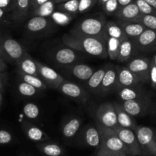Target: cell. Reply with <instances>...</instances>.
<instances>
[{
    "label": "cell",
    "instance_id": "cell-1",
    "mask_svg": "<svg viewBox=\"0 0 156 156\" xmlns=\"http://www.w3.org/2000/svg\"><path fill=\"white\" fill-rule=\"evenodd\" d=\"M62 41L66 47L76 51L83 52L91 56L102 58L108 56L106 38L84 36L69 31L62 36Z\"/></svg>",
    "mask_w": 156,
    "mask_h": 156
},
{
    "label": "cell",
    "instance_id": "cell-2",
    "mask_svg": "<svg viewBox=\"0 0 156 156\" xmlns=\"http://www.w3.org/2000/svg\"><path fill=\"white\" fill-rule=\"evenodd\" d=\"M106 22L105 17L101 13H98L82 19L78 22L70 31L84 36L106 38L105 34Z\"/></svg>",
    "mask_w": 156,
    "mask_h": 156
},
{
    "label": "cell",
    "instance_id": "cell-3",
    "mask_svg": "<svg viewBox=\"0 0 156 156\" xmlns=\"http://www.w3.org/2000/svg\"><path fill=\"white\" fill-rule=\"evenodd\" d=\"M97 124L101 133V146L98 151L129 155L127 148L114 129L103 126L98 123Z\"/></svg>",
    "mask_w": 156,
    "mask_h": 156
},
{
    "label": "cell",
    "instance_id": "cell-4",
    "mask_svg": "<svg viewBox=\"0 0 156 156\" xmlns=\"http://www.w3.org/2000/svg\"><path fill=\"white\" fill-rule=\"evenodd\" d=\"M143 155L156 156V131L147 126H137L135 130Z\"/></svg>",
    "mask_w": 156,
    "mask_h": 156
},
{
    "label": "cell",
    "instance_id": "cell-5",
    "mask_svg": "<svg viewBox=\"0 0 156 156\" xmlns=\"http://www.w3.org/2000/svg\"><path fill=\"white\" fill-rule=\"evenodd\" d=\"M25 53L24 48L16 40L0 37V56L4 59L17 62Z\"/></svg>",
    "mask_w": 156,
    "mask_h": 156
},
{
    "label": "cell",
    "instance_id": "cell-6",
    "mask_svg": "<svg viewBox=\"0 0 156 156\" xmlns=\"http://www.w3.org/2000/svg\"><path fill=\"white\" fill-rule=\"evenodd\" d=\"M122 106L132 117H143L152 112L153 102L149 95H146L135 100L125 101Z\"/></svg>",
    "mask_w": 156,
    "mask_h": 156
},
{
    "label": "cell",
    "instance_id": "cell-7",
    "mask_svg": "<svg viewBox=\"0 0 156 156\" xmlns=\"http://www.w3.org/2000/svg\"><path fill=\"white\" fill-rule=\"evenodd\" d=\"M96 117L98 123L107 127L115 129L119 126L114 103L105 102L101 104L96 111Z\"/></svg>",
    "mask_w": 156,
    "mask_h": 156
},
{
    "label": "cell",
    "instance_id": "cell-8",
    "mask_svg": "<svg viewBox=\"0 0 156 156\" xmlns=\"http://www.w3.org/2000/svg\"><path fill=\"white\" fill-rule=\"evenodd\" d=\"M114 130L122 140V142L124 143L126 147L127 148L129 151V155L132 156L143 155L135 131L127 129V128L121 127V126H118Z\"/></svg>",
    "mask_w": 156,
    "mask_h": 156
},
{
    "label": "cell",
    "instance_id": "cell-9",
    "mask_svg": "<svg viewBox=\"0 0 156 156\" xmlns=\"http://www.w3.org/2000/svg\"><path fill=\"white\" fill-rule=\"evenodd\" d=\"M151 61L146 57H137L128 62L126 67L140 78L142 82H149Z\"/></svg>",
    "mask_w": 156,
    "mask_h": 156
},
{
    "label": "cell",
    "instance_id": "cell-10",
    "mask_svg": "<svg viewBox=\"0 0 156 156\" xmlns=\"http://www.w3.org/2000/svg\"><path fill=\"white\" fill-rule=\"evenodd\" d=\"M38 71H39V76L44 82L47 83L49 87L54 89H57L58 87L65 81L64 78L60 74L49 67L48 66L38 62Z\"/></svg>",
    "mask_w": 156,
    "mask_h": 156
},
{
    "label": "cell",
    "instance_id": "cell-11",
    "mask_svg": "<svg viewBox=\"0 0 156 156\" xmlns=\"http://www.w3.org/2000/svg\"><path fill=\"white\" fill-rule=\"evenodd\" d=\"M81 141L85 146L99 150L101 146V133L98 124L88 125L82 131Z\"/></svg>",
    "mask_w": 156,
    "mask_h": 156
},
{
    "label": "cell",
    "instance_id": "cell-12",
    "mask_svg": "<svg viewBox=\"0 0 156 156\" xmlns=\"http://www.w3.org/2000/svg\"><path fill=\"white\" fill-rule=\"evenodd\" d=\"M143 82L137 75L133 73L127 67H118L117 70V82L116 89L120 90L123 88L136 86Z\"/></svg>",
    "mask_w": 156,
    "mask_h": 156
},
{
    "label": "cell",
    "instance_id": "cell-13",
    "mask_svg": "<svg viewBox=\"0 0 156 156\" xmlns=\"http://www.w3.org/2000/svg\"><path fill=\"white\" fill-rule=\"evenodd\" d=\"M133 41L136 50L143 51L155 50L156 48V31L146 28L138 37Z\"/></svg>",
    "mask_w": 156,
    "mask_h": 156
},
{
    "label": "cell",
    "instance_id": "cell-14",
    "mask_svg": "<svg viewBox=\"0 0 156 156\" xmlns=\"http://www.w3.org/2000/svg\"><path fill=\"white\" fill-rule=\"evenodd\" d=\"M56 90L67 97L79 101H85L87 98L86 91L77 84L65 80Z\"/></svg>",
    "mask_w": 156,
    "mask_h": 156
},
{
    "label": "cell",
    "instance_id": "cell-15",
    "mask_svg": "<svg viewBox=\"0 0 156 156\" xmlns=\"http://www.w3.org/2000/svg\"><path fill=\"white\" fill-rule=\"evenodd\" d=\"M117 70L118 67L108 66L106 70L101 85L98 92L101 94H108L114 88H116L117 82Z\"/></svg>",
    "mask_w": 156,
    "mask_h": 156
},
{
    "label": "cell",
    "instance_id": "cell-16",
    "mask_svg": "<svg viewBox=\"0 0 156 156\" xmlns=\"http://www.w3.org/2000/svg\"><path fill=\"white\" fill-rule=\"evenodd\" d=\"M117 23L122 27L126 36L131 40H134L138 37L146 29L143 24L137 21L118 20Z\"/></svg>",
    "mask_w": 156,
    "mask_h": 156
},
{
    "label": "cell",
    "instance_id": "cell-17",
    "mask_svg": "<svg viewBox=\"0 0 156 156\" xmlns=\"http://www.w3.org/2000/svg\"><path fill=\"white\" fill-rule=\"evenodd\" d=\"M20 73L32 76H39L37 61L34 60L28 53H26L17 62Z\"/></svg>",
    "mask_w": 156,
    "mask_h": 156
},
{
    "label": "cell",
    "instance_id": "cell-18",
    "mask_svg": "<svg viewBox=\"0 0 156 156\" xmlns=\"http://www.w3.org/2000/svg\"><path fill=\"white\" fill-rule=\"evenodd\" d=\"M76 50L66 47L58 49L54 53V59L57 63L64 66H70L77 60Z\"/></svg>",
    "mask_w": 156,
    "mask_h": 156
},
{
    "label": "cell",
    "instance_id": "cell-19",
    "mask_svg": "<svg viewBox=\"0 0 156 156\" xmlns=\"http://www.w3.org/2000/svg\"><path fill=\"white\" fill-rule=\"evenodd\" d=\"M114 108H115L116 112H117V121H118L119 126H121L123 128H127V129L135 130L136 128L137 127V124L133 117L128 114L124 108H123L121 105L117 103H114Z\"/></svg>",
    "mask_w": 156,
    "mask_h": 156
},
{
    "label": "cell",
    "instance_id": "cell-20",
    "mask_svg": "<svg viewBox=\"0 0 156 156\" xmlns=\"http://www.w3.org/2000/svg\"><path fill=\"white\" fill-rule=\"evenodd\" d=\"M30 11V0H15L12 18L16 22H21L27 16Z\"/></svg>",
    "mask_w": 156,
    "mask_h": 156
},
{
    "label": "cell",
    "instance_id": "cell-21",
    "mask_svg": "<svg viewBox=\"0 0 156 156\" xmlns=\"http://www.w3.org/2000/svg\"><path fill=\"white\" fill-rule=\"evenodd\" d=\"M140 15L141 12L138 6L133 2L127 5L120 7L115 16L117 19L121 21H136Z\"/></svg>",
    "mask_w": 156,
    "mask_h": 156
},
{
    "label": "cell",
    "instance_id": "cell-22",
    "mask_svg": "<svg viewBox=\"0 0 156 156\" xmlns=\"http://www.w3.org/2000/svg\"><path fill=\"white\" fill-rule=\"evenodd\" d=\"M23 127L27 137L31 141L36 143H43L50 140L49 136L42 129L35 125L26 123L23 125Z\"/></svg>",
    "mask_w": 156,
    "mask_h": 156
},
{
    "label": "cell",
    "instance_id": "cell-23",
    "mask_svg": "<svg viewBox=\"0 0 156 156\" xmlns=\"http://www.w3.org/2000/svg\"><path fill=\"white\" fill-rule=\"evenodd\" d=\"M51 19L41 16H33L26 24L27 31L36 34L47 30L50 25Z\"/></svg>",
    "mask_w": 156,
    "mask_h": 156
},
{
    "label": "cell",
    "instance_id": "cell-24",
    "mask_svg": "<svg viewBox=\"0 0 156 156\" xmlns=\"http://www.w3.org/2000/svg\"><path fill=\"white\" fill-rule=\"evenodd\" d=\"M82 120L79 117H72L62 126L61 132L66 139H72L76 135L82 126Z\"/></svg>",
    "mask_w": 156,
    "mask_h": 156
},
{
    "label": "cell",
    "instance_id": "cell-25",
    "mask_svg": "<svg viewBox=\"0 0 156 156\" xmlns=\"http://www.w3.org/2000/svg\"><path fill=\"white\" fill-rule=\"evenodd\" d=\"M136 47L133 40L129 38H126L121 41L120 46V50H119L118 57L117 61L121 62H127L132 57L134 53Z\"/></svg>",
    "mask_w": 156,
    "mask_h": 156
},
{
    "label": "cell",
    "instance_id": "cell-26",
    "mask_svg": "<svg viewBox=\"0 0 156 156\" xmlns=\"http://www.w3.org/2000/svg\"><path fill=\"white\" fill-rule=\"evenodd\" d=\"M119 97L125 101L135 100L148 95L146 91L143 88H140L138 85L136 86H130L123 88L119 90Z\"/></svg>",
    "mask_w": 156,
    "mask_h": 156
},
{
    "label": "cell",
    "instance_id": "cell-27",
    "mask_svg": "<svg viewBox=\"0 0 156 156\" xmlns=\"http://www.w3.org/2000/svg\"><path fill=\"white\" fill-rule=\"evenodd\" d=\"M69 73L73 74L75 77L82 81H88L94 73V70L90 66L87 64H76L70 66Z\"/></svg>",
    "mask_w": 156,
    "mask_h": 156
},
{
    "label": "cell",
    "instance_id": "cell-28",
    "mask_svg": "<svg viewBox=\"0 0 156 156\" xmlns=\"http://www.w3.org/2000/svg\"><path fill=\"white\" fill-rule=\"evenodd\" d=\"M105 34L106 38L114 37L121 41L127 38L120 24L114 21H107L105 27Z\"/></svg>",
    "mask_w": 156,
    "mask_h": 156
},
{
    "label": "cell",
    "instance_id": "cell-29",
    "mask_svg": "<svg viewBox=\"0 0 156 156\" xmlns=\"http://www.w3.org/2000/svg\"><path fill=\"white\" fill-rule=\"evenodd\" d=\"M40 152L46 156H61L63 154V149L59 145L55 143L43 142L37 145Z\"/></svg>",
    "mask_w": 156,
    "mask_h": 156
},
{
    "label": "cell",
    "instance_id": "cell-30",
    "mask_svg": "<svg viewBox=\"0 0 156 156\" xmlns=\"http://www.w3.org/2000/svg\"><path fill=\"white\" fill-rule=\"evenodd\" d=\"M108 67V66H106L99 69L97 71H94L91 78L87 81L86 85L90 91H94V92L98 91Z\"/></svg>",
    "mask_w": 156,
    "mask_h": 156
},
{
    "label": "cell",
    "instance_id": "cell-31",
    "mask_svg": "<svg viewBox=\"0 0 156 156\" xmlns=\"http://www.w3.org/2000/svg\"><path fill=\"white\" fill-rule=\"evenodd\" d=\"M56 10V4L53 0H49L47 2L38 6L31 11L33 16H41L50 18L52 14Z\"/></svg>",
    "mask_w": 156,
    "mask_h": 156
},
{
    "label": "cell",
    "instance_id": "cell-32",
    "mask_svg": "<svg viewBox=\"0 0 156 156\" xmlns=\"http://www.w3.org/2000/svg\"><path fill=\"white\" fill-rule=\"evenodd\" d=\"M121 41L114 37L107 38V52L111 60H117Z\"/></svg>",
    "mask_w": 156,
    "mask_h": 156
},
{
    "label": "cell",
    "instance_id": "cell-33",
    "mask_svg": "<svg viewBox=\"0 0 156 156\" xmlns=\"http://www.w3.org/2000/svg\"><path fill=\"white\" fill-rule=\"evenodd\" d=\"M73 18H74V15L59 10L55 11L50 17L51 21L54 24L61 26H65L69 24Z\"/></svg>",
    "mask_w": 156,
    "mask_h": 156
},
{
    "label": "cell",
    "instance_id": "cell-34",
    "mask_svg": "<svg viewBox=\"0 0 156 156\" xmlns=\"http://www.w3.org/2000/svg\"><path fill=\"white\" fill-rule=\"evenodd\" d=\"M20 76H21V80L27 83L30 84L32 86L35 87L38 90H45L47 89V85L40 76H32V75L24 74V73H20Z\"/></svg>",
    "mask_w": 156,
    "mask_h": 156
},
{
    "label": "cell",
    "instance_id": "cell-35",
    "mask_svg": "<svg viewBox=\"0 0 156 156\" xmlns=\"http://www.w3.org/2000/svg\"><path fill=\"white\" fill-rule=\"evenodd\" d=\"M79 0H69L64 2L56 4V10L76 15L79 13Z\"/></svg>",
    "mask_w": 156,
    "mask_h": 156
},
{
    "label": "cell",
    "instance_id": "cell-36",
    "mask_svg": "<svg viewBox=\"0 0 156 156\" xmlns=\"http://www.w3.org/2000/svg\"><path fill=\"white\" fill-rule=\"evenodd\" d=\"M134 21L141 23L146 28L156 31V15H143L141 14Z\"/></svg>",
    "mask_w": 156,
    "mask_h": 156
},
{
    "label": "cell",
    "instance_id": "cell-37",
    "mask_svg": "<svg viewBox=\"0 0 156 156\" xmlns=\"http://www.w3.org/2000/svg\"><path fill=\"white\" fill-rule=\"evenodd\" d=\"M18 91L21 95L24 97H33L38 92L37 88L24 81L19 82L18 85Z\"/></svg>",
    "mask_w": 156,
    "mask_h": 156
},
{
    "label": "cell",
    "instance_id": "cell-38",
    "mask_svg": "<svg viewBox=\"0 0 156 156\" xmlns=\"http://www.w3.org/2000/svg\"><path fill=\"white\" fill-rule=\"evenodd\" d=\"M23 113L27 118L34 120L40 115L39 107L34 103H27L23 107Z\"/></svg>",
    "mask_w": 156,
    "mask_h": 156
},
{
    "label": "cell",
    "instance_id": "cell-39",
    "mask_svg": "<svg viewBox=\"0 0 156 156\" xmlns=\"http://www.w3.org/2000/svg\"><path fill=\"white\" fill-rule=\"evenodd\" d=\"M134 2L138 6L141 14H143V15H156V9L145 0H134Z\"/></svg>",
    "mask_w": 156,
    "mask_h": 156
},
{
    "label": "cell",
    "instance_id": "cell-40",
    "mask_svg": "<svg viewBox=\"0 0 156 156\" xmlns=\"http://www.w3.org/2000/svg\"><path fill=\"white\" fill-rule=\"evenodd\" d=\"M102 6L104 12L108 15H115L120 9L117 0H108Z\"/></svg>",
    "mask_w": 156,
    "mask_h": 156
},
{
    "label": "cell",
    "instance_id": "cell-41",
    "mask_svg": "<svg viewBox=\"0 0 156 156\" xmlns=\"http://www.w3.org/2000/svg\"><path fill=\"white\" fill-rule=\"evenodd\" d=\"M98 0H79V13H85L91 9L98 2Z\"/></svg>",
    "mask_w": 156,
    "mask_h": 156
},
{
    "label": "cell",
    "instance_id": "cell-42",
    "mask_svg": "<svg viewBox=\"0 0 156 156\" xmlns=\"http://www.w3.org/2000/svg\"><path fill=\"white\" fill-rule=\"evenodd\" d=\"M15 0H0V8L6 13H12L15 6Z\"/></svg>",
    "mask_w": 156,
    "mask_h": 156
},
{
    "label": "cell",
    "instance_id": "cell-43",
    "mask_svg": "<svg viewBox=\"0 0 156 156\" xmlns=\"http://www.w3.org/2000/svg\"><path fill=\"white\" fill-rule=\"evenodd\" d=\"M12 140V136L9 131L0 129V144H8Z\"/></svg>",
    "mask_w": 156,
    "mask_h": 156
},
{
    "label": "cell",
    "instance_id": "cell-44",
    "mask_svg": "<svg viewBox=\"0 0 156 156\" xmlns=\"http://www.w3.org/2000/svg\"><path fill=\"white\" fill-rule=\"evenodd\" d=\"M149 81L153 88H156V65L153 60L151 61L150 72H149Z\"/></svg>",
    "mask_w": 156,
    "mask_h": 156
},
{
    "label": "cell",
    "instance_id": "cell-45",
    "mask_svg": "<svg viewBox=\"0 0 156 156\" xmlns=\"http://www.w3.org/2000/svg\"><path fill=\"white\" fill-rule=\"evenodd\" d=\"M47 1L49 0H30V11L36 9L44 3L47 2Z\"/></svg>",
    "mask_w": 156,
    "mask_h": 156
},
{
    "label": "cell",
    "instance_id": "cell-46",
    "mask_svg": "<svg viewBox=\"0 0 156 156\" xmlns=\"http://www.w3.org/2000/svg\"><path fill=\"white\" fill-rule=\"evenodd\" d=\"M126 154L123 153H115V152H104V151H98L97 156H125Z\"/></svg>",
    "mask_w": 156,
    "mask_h": 156
},
{
    "label": "cell",
    "instance_id": "cell-47",
    "mask_svg": "<svg viewBox=\"0 0 156 156\" xmlns=\"http://www.w3.org/2000/svg\"><path fill=\"white\" fill-rule=\"evenodd\" d=\"M6 69V64L5 59L2 56H0V74L2 73Z\"/></svg>",
    "mask_w": 156,
    "mask_h": 156
},
{
    "label": "cell",
    "instance_id": "cell-48",
    "mask_svg": "<svg viewBox=\"0 0 156 156\" xmlns=\"http://www.w3.org/2000/svg\"><path fill=\"white\" fill-rule=\"evenodd\" d=\"M119 3V5L120 7H123V6L127 5L130 4V3L133 2L134 0H117Z\"/></svg>",
    "mask_w": 156,
    "mask_h": 156
},
{
    "label": "cell",
    "instance_id": "cell-49",
    "mask_svg": "<svg viewBox=\"0 0 156 156\" xmlns=\"http://www.w3.org/2000/svg\"><path fill=\"white\" fill-rule=\"evenodd\" d=\"M145 1L147 2L149 5H151L156 9V0H145Z\"/></svg>",
    "mask_w": 156,
    "mask_h": 156
},
{
    "label": "cell",
    "instance_id": "cell-50",
    "mask_svg": "<svg viewBox=\"0 0 156 156\" xmlns=\"http://www.w3.org/2000/svg\"><path fill=\"white\" fill-rule=\"evenodd\" d=\"M5 15H6V12H5L2 9L0 8V20L3 19V18H5Z\"/></svg>",
    "mask_w": 156,
    "mask_h": 156
},
{
    "label": "cell",
    "instance_id": "cell-51",
    "mask_svg": "<svg viewBox=\"0 0 156 156\" xmlns=\"http://www.w3.org/2000/svg\"><path fill=\"white\" fill-rule=\"evenodd\" d=\"M53 1H54V2L56 3V4H59V3L69 1V0H53Z\"/></svg>",
    "mask_w": 156,
    "mask_h": 156
},
{
    "label": "cell",
    "instance_id": "cell-52",
    "mask_svg": "<svg viewBox=\"0 0 156 156\" xmlns=\"http://www.w3.org/2000/svg\"><path fill=\"white\" fill-rule=\"evenodd\" d=\"M107 1H108V0H98V4L102 6L105 2H106Z\"/></svg>",
    "mask_w": 156,
    "mask_h": 156
},
{
    "label": "cell",
    "instance_id": "cell-53",
    "mask_svg": "<svg viewBox=\"0 0 156 156\" xmlns=\"http://www.w3.org/2000/svg\"><path fill=\"white\" fill-rule=\"evenodd\" d=\"M2 89H3V85H2V83L1 80H0V92L2 91Z\"/></svg>",
    "mask_w": 156,
    "mask_h": 156
},
{
    "label": "cell",
    "instance_id": "cell-54",
    "mask_svg": "<svg viewBox=\"0 0 156 156\" xmlns=\"http://www.w3.org/2000/svg\"><path fill=\"white\" fill-rule=\"evenodd\" d=\"M2 97L1 92H0V105H2Z\"/></svg>",
    "mask_w": 156,
    "mask_h": 156
},
{
    "label": "cell",
    "instance_id": "cell-55",
    "mask_svg": "<svg viewBox=\"0 0 156 156\" xmlns=\"http://www.w3.org/2000/svg\"><path fill=\"white\" fill-rule=\"evenodd\" d=\"M152 60H153V62H155V64L156 65V55H155V56H154V58H153V59H152Z\"/></svg>",
    "mask_w": 156,
    "mask_h": 156
},
{
    "label": "cell",
    "instance_id": "cell-56",
    "mask_svg": "<svg viewBox=\"0 0 156 156\" xmlns=\"http://www.w3.org/2000/svg\"><path fill=\"white\" fill-rule=\"evenodd\" d=\"M125 156H131V155H126Z\"/></svg>",
    "mask_w": 156,
    "mask_h": 156
},
{
    "label": "cell",
    "instance_id": "cell-57",
    "mask_svg": "<svg viewBox=\"0 0 156 156\" xmlns=\"http://www.w3.org/2000/svg\"></svg>",
    "mask_w": 156,
    "mask_h": 156
}]
</instances>
